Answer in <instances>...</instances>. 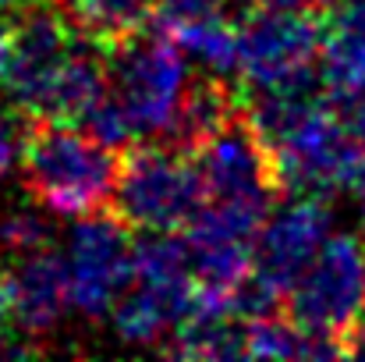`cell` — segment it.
I'll return each instance as SVG.
<instances>
[{"label":"cell","instance_id":"obj_1","mask_svg":"<svg viewBox=\"0 0 365 362\" xmlns=\"http://www.w3.org/2000/svg\"><path fill=\"white\" fill-rule=\"evenodd\" d=\"M121 153L96 142L78 124L36 121L21 153L29 196L53 217H86L110 206Z\"/></svg>","mask_w":365,"mask_h":362},{"label":"cell","instance_id":"obj_2","mask_svg":"<svg viewBox=\"0 0 365 362\" xmlns=\"http://www.w3.org/2000/svg\"><path fill=\"white\" fill-rule=\"evenodd\" d=\"M188 82V57L160 21L107 46V93L121 107L135 146L170 139Z\"/></svg>","mask_w":365,"mask_h":362},{"label":"cell","instance_id":"obj_3","mask_svg":"<svg viewBox=\"0 0 365 362\" xmlns=\"http://www.w3.org/2000/svg\"><path fill=\"white\" fill-rule=\"evenodd\" d=\"M206 206V185L188 153L138 142L121 153L110 210L131 231H185Z\"/></svg>","mask_w":365,"mask_h":362},{"label":"cell","instance_id":"obj_4","mask_svg":"<svg viewBox=\"0 0 365 362\" xmlns=\"http://www.w3.org/2000/svg\"><path fill=\"white\" fill-rule=\"evenodd\" d=\"M323 18L316 11L248 7L242 18V89H323Z\"/></svg>","mask_w":365,"mask_h":362},{"label":"cell","instance_id":"obj_5","mask_svg":"<svg viewBox=\"0 0 365 362\" xmlns=\"http://www.w3.org/2000/svg\"><path fill=\"white\" fill-rule=\"evenodd\" d=\"M78 32L82 29H75V21L64 14V7H46L39 0L29 4L11 21V29L0 43V89L32 121H36V111H39L50 82L71 57Z\"/></svg>","mask_w":365,"mask_h":362},{"label":"cell","instance_id":"obj_6","mask_svg":"<svg viewBox=\"0 0 365 362\" xmlns=\"http://www.w3.org/2000/svg\"><path fill=\"white\" fill-rule=\"evenodd\" d=\"M131 228L107 206L86 217H75L68 235V288L71 309L86 320L110 316L114 302L131 284Z\"/></svg>","mask_w":365,"mask_h":362},{"label":"cell","instance_id":"obj_7","mask_svg":"<svg viewBox=\"0 0 365 362\" xmlns=\"http://www.w3.org/2000/svg\"><path fill=\"white\" fill-rule=\"evenodd\" d=\"M287 316L319 334L344 338L365 316V248L351 235H330L287 291Z\"/></svg>","mask_w":365,"mask_h":362},{"label":"cell","instance_id":"obj_8","mask_svg":"<svg viewBox=\"0 0 365 362\" xmlns=\"http://www.w3.org/2000/svg\"><path fill=\"white\" fill-rule=\"evenodd\" d=\"M188 156L206 185V199H245L273 206V199L280 196L273 153L248 121L245 107Z\"/></svg>","mask_w":365,"mask_h":362},{"label":"cell","instance_id":"obj_9","mask_svg":"<svg viewBox=\"0 0 365 362\" xmlns=\"http://www.w3.org/2000/svg\"><path fill=\"white\" fill-rule=\"evenodd\" d=\"M334 210L323 196H287V203L273 206L255 235L252 273L273 288L280 298L294 288L305 266L316 259L323 241L330 238Z\"/></svg>","mask_w":365,"mask_h":362},{"label":"cell","instance_id":"obj_10","mask_svg":"<svg viewBox=\"0 0 365 362\" xmlns=\"http://www.w3.org/2000/svg\"><path fill=\"white\" fill-rule=\"evenodd\" d=\"M14 281V327L25 338H46L57 331L64 313L71 309L68 263L53 248H39L18 259L11 270Z\"/></svg>","mask_w":365,"mask_h":362},{"label":"cell","instance_id":"obj_11","mask_svg":"<svg viewBox=\"0 0 365 362\" xmlns=\"http://www.w3.org/2000/svg\"><path fill=\"white\" fill-rule=\"evenodd\" d=\"M245 334L248 323L231 309L227 295L199 291L195 306L170 331V341L163 348L181 359H242Z\"/></svg>","mask_w":365,"mask_h":362},{"label":"cell","instance_id":"obj_12","mask_svg":"<svg viewBox=\"0 0 365 362\" xmlns=\"http://www.w3.org/2000/svg\"><path fill=\"white\" fill-rule=\"evenodd\" d=\"M319 79L330 100L365 82V0H341L327 7L323 43H319Z\"/></svg>","mask_w":365,"mask_h":362},{"label":"cell","instance_id":"obj_13","mask_svg":"<svg viewBox=\"0 0 365 362\" xmlns=\"http://www.w3.org/2000/svg\"><path fill=\"white\" fill-rule=\"evenodd\" d=\"M245 356L248 359H341L344 341L337 334L309 331L294 316L273 309L266 316L248 320Z\"/></svg>","mask_w":365,"mask_h":362},{"label":"cell","instance_id":"obj_14","mask_svg":"<svg viewBox=\"0 0 365 362\" xmlns=\"http://www.w3.org/2000/svg\"><path fill=\"white\" fill-rule=\"evenodd\" d=\"M170 36L178 39L185 57L195 61L206 75L238 82L235 75H242V21H235L220 11V14H210V18L174 25Z\"/></svg>","mask_w":365,"mask_h":362},{"label":"cell","instance_id":"obj_15","mask_svg":"<svg viewBox=\"0 0 365 362\" xmlns=\"http://www.w3.org/2000/svg\"><path fill=\"white\" fill-rule=\"evenodd\" d=\"M64 14L103 46H114L156 21V0H64Z\"/></svg>","mask_w":365,"mask_h":362},{"label":"cell","instance_id":"obj_16","mask_svg":"<svg viewBox=\"0 0 365 362\" xmlns=\"http://www.w3.org/2000/svg\"><path fill=\"white\" fill-rule=\"evenodd\" d=\"M0 248L14 256H29L39 248H50V224L43 213L32 210H11L0 217Z\"/></svg>","mask_w":365,"mask_h":362},{"label":"cell","instance_id":"obj_17","mask_svg":"<svg viewBox=\"0 0 365 362\" xmlns=\"http://www.w3.org/2000/svg\"><path fill=\"white\" fill-rule=\"evenodd\" d=\"M29 114L25 111H0V178H7L14 167H21L25 139H29Z\"/></svg>","mask_w":365,"mask_h":362},{"label":"cell","instance_id":"obj_18","mask_svg":"<svg viewBox=\"0 0 365 362\" xmlns=\"http://www.w3.org/2000/svg\"><path fill=\"white\" fill-rule=\"evenodd\" d=\"M220 11H227V0H156V21L167 29L195 21V18H210Z\"/></svg>","mask_w":365,"mask_h":362},{"label":"cell","instance_id":"obj_19","mask_svg":"<svg viewBox=\"0 0 365 362\" xmlns=\"http://www.w3.org/2000/svg\"><path fill=\"white\" fill-rule=\"evenodd\" d=\"M334 111H337L341 121L351 128V135H359L365 142V82L359 89L344 93V96H334Z\"/></svg>","mask_w":365,"mask_h":362},{"label":"cell","instance_id":"obj_20","mask_svg":"<svg viewBox=\"0 0 365 362\" xmlns=\"http://www.w3.org/2000/svg\"><path fill=\"white\" fill-rule=\"evenodd\" d=\"M14 327V281L7 270H0V338Z\"/></svg>","mask_w":365,"mask_h":362},{"label":"cell","instance_id":"obj_21","mask_svg":"<svg viewBox=\"0 0 365 362\" xmlns=\"http://www.w3.org/2000/svg\"><path fill=\"white\" fill-rule=\"evenodd\" d=\"M248 7H269V11H316L323 0H242Z\"/></svg>","mask_w":365,"mask_h":362},{"label":"cell","instance_id":"obj_22","mask_svg":"<svg viewBox=\"0 0 365 362\" xmlns=\"http://www.w3.org/2000/svg\"><path fill=\"white\" fill-rule=\"evenodd\" d=\"M29 4H36V0H0V14H14V11H25Z\"/></svg>","mask_w":365,"mask_h":362},{"label":"cell","instance_id":"obj_23","mask_svg":"<svg viewBox=\"0 0 365 362\" xmlns=\"http://www.w3.org/2000/svg\"><path fill=\"white\" fill-rule=\"evenodd\" d=\"M330 4H341V0H323V7H330Z\"/></svg>","mask_w":365,"mask_h":362}]
</instances>
